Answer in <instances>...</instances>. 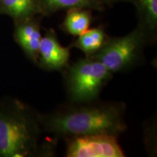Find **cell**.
Instances as JSON below:
<instances>
[{
	"instance_id": "obj_9",
	"label": "cell",
	"mask_w": 157,
	"mask_h": 157,
	"mask_svg": "<svg viewBox=\"0 0 157 157\" xmlns=\"http://www.w3.org/2000/svg\"><path fill=\"white\" fill-rule=\"evenodd\" d=\"M0 15L10 17L14 23L42 15L39 0H0Z\"/></svg>"
},
{
	"instance_id": "obj_4",
	"label": "cell",
	"mask_w": 157,
	"mask_h": 157,
	"mask_svg": "<svg viewBox=\"0 0 157 157\" xmlns=\"http://www.w3.org/2000/svg\"><path fill=\"white\" fill-rule=\"evenodd\" d=\"M149 41L143 31L136 26L128 34L110 37L103 48L93 54L113 74L128 71L143 61L145 47Z\"/></svg>"
},
{
	"instance_id": "obj_6",
	"label": "cell",
	"mask_w": 157,
	"mask_h": 157,
	"mask_svg": "<svg viewBox=\"0 0 157 157\" xmlns=\"http://www.w3.org/2000/svg\"><path fill=\"white\" fill-rule=\"evenodd\" d=\"M69 48L62 46L53 29H48L41 39L37 65L46 71H63L69 64Z\"/></svg>"
},
{
	"instance_id": "obj_13",
	"label": "cell",
	"mask_w": 157,
	"mask_h": 157,
	"mask_svg": "<svg viewBox=\"0 0 157 157\" xmlns=\"http://www.w3.org/2000/svg\"><path fill=\"white\" fill-rule=\"evenodd\" d=\"M104 5L109 4V5H113V4L118 2H130L133 4L134 0H101Z\"/></svg>"
},
{
	"instance_id": "obj_1",
	"label": "cell",
	"mask_w": 157,
	"mask_h": 157,
	"mask_svg": "<svg viewBox=\"0 0 157 157\" xmlns=\"http://www.w3.org/2000/svg\"><path fill=\"white\" fill-rule=\"evenodd\" d=\"M126 105L121 102L71 103L40 115L43 131L56 137L105 133L119 136L125 132Z\"/></svg>"
},
{
	"instance_id": "obj_11",
	"label": "cell",
	"mask_w": 157,
	"mask_h": 157,
	"mask_svg": "<svg viewBox=\"0 0 157 157\" xmlns=\"http://www.w3.org/2000/svg\"><path fill=\"white\" fill-rule=\"evenodd\" d=\"M93 20L91 10L71 9L67 11L61 27L68 34L78 36L90 29Z\"/></svg>"
},
{
	"instance_id": "obj_3",
	"label": "cell",
	"mask_w": 157,
	"mask_h": 157,
	"mask_svg": "<svg viewBox=\"0 0 157 157\" xmlns=\"http://www.w3.org/2000/svg\"><path fill=\"white\" fill-rule=\"evenodd\" d=\"M63 72L66 95L71 103L97 101L113 77V74L101 62L91 56L68 64Z\"/></svg>"
},
{
	"instance_id": "obj_7",
	"label": "cell",
	"mask_w": 157,
	"mask_h": 157,
	"mask_svg": "<svg viewBox=\"0 0 157 157\" xmlns=\"http://www.w3.org/2000/svg\"><path fill=\"white\" fill-rule=\"evenodd\" d=\"M13 36L25 56L37 65L39 46L42 37L40 18L36 16L14 23Z\"/></svg>"
},
{
	"instance_id": "obj_10",
	"label": "cell",
	"mask_w": 157,
	"mask_h": 157,
	"mask_svg": "<svg viewBox=\"0 0 157 157\" xmlns=\"http://www.w3.org/2000/svg\"><path fill=\"white\" fill-rule=\"evenodd\" d=\"M42 15H49L60 10L84 8L91 10H103L105 5L101 0H39Z\"/></svg>"
},
{
	"instance_id": "obj_8",
	"label": "cell",
	"mask_w": 157,
	"mask_h": 157,
	"mask_svg": "<svg viewBox=\"0 0 157 157\" xmlns=\"http://www.w3.org/2000/svg\"><path fill=\"white\" fill-rule=\"evenodd\" d=\"M139 27L146 34L149 43H154L157 36V0H134Z\"/></svg>"
},
{
	"instance_id": "obj_12",
	"label": "cell",
	"mask_w": 157,
	"mask_h": 157,
	"mask_svg": "<svg viewBox=\"0 0 157 157\" xmlns=\"http://www.w3.org/2000/svg\"><path fill=\"white\" fill-rule=\"evenodd\" d=\"M109 38V36L105 33L103 27L98 26L89 29L83 34L78 36L73 45L88 57L93 56L101 50Z\"/></svg>"
},
{
	"instance_id": "obj_2",
	"label": "cell",
	"mask_w": 157,
	"mask_h": 157,
	"mask_svg": "<svg viewBox=\"0 0 157 157\" xmlns=\"http://www.w3.org/2000/svg\"><path fill=\"white\" fill-rule=\"evenodd\" d=\"M40 113L15 98L0 101V157H28L51 154L39 144Z\"/></svg>"
},
{
	"instance_id": "obj_5",
	"label": "cell",
	"mask_w": 157,
	"mask_h": 157,
	"mask_svg": "<svg viewBox=\"0 0 157 157\" xmlns=\"http://www.w3.org/2000/svg\"><path fill=\"white\" fill-rule=\"evenodd\" d=\"M118 136L105 133L78 135L64 138L68 157H124Z\"/></svg>"
}]
</instances>
